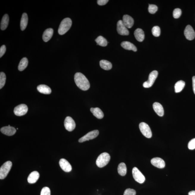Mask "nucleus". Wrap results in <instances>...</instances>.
<instances>
[{"mask_svg": "<svg viewBox=\"0 0 195 195\" xmlns=\"http://www.w3.org/2000/svg\"><path fill=\"white\" fill-rule=\"evenodd\" d=\"M6 76L4 72H1L0 73V89L4 86L6 83Z\"/></svg>", "mask_w": 195, "mask_h": 195, "instance_id": "nucleus-31", "label": "nucleus"}, {"mask_svg": "<svg viewBox=\"0 0 195 195\" xmlns=\"http://www.w3.org/2000/svg\"><path fill=\"white\" fill-rule=\"evenodd\" d=\"M72 20L69 18H64L62 20L59 26L58 33L59 35L65 34L68 31L72 26Z\"/></svg>", "mask_w": 195, "mask_h": 195, "instance_id": "nucleus-2", "label": "nucleus"}, {"mask_svg": "<svg viewBox=\"0 0 195 195\" xmlns=\"http://www.w3.org/2000/svg\"><path fill=\"white\" fill-rule=\"evenodd\" d=\"M132 174L134 179L137 182L142 184L145 180V178L140 171L136 167H134L132 169Z\"/></svg>", "mask_w": 195, "mask_h": 195, "instance_id": "nucleus-7", "label": "nucleus"}, {"mask_svg": "<svg viewBox=\"0 0 195 195\" xmlns=\"http://www.w3.org/2000/svg\"><path fill=\"white\" fill-rule=\"evenodd\" d=\"M59 164L61 168L65 172H70L72 170V166L68 161L66 159L63 158L61 159L59 161Z\"/></svg>", "mask_w": 195, "mask_h": 195, "instance_id": "nucleus-13", "label": "nucleus"}, {"mask_svg": "<svg viewBox=\"0 0 195 195\" xmlns=\"http://www.w3.org/2000/svg\"><path fill=\"white\" fill-rule=\"evenodd\" d=\"M188 195H195V191H192L188 193Z\"/></svg>", "mask_w": 195, "mask_h": 195, "instance_id": "nucleus-41", "label": "nucleus"}, {"mask_svg": "<svg viewBox=\"0 0 195 195\" xmlns=\"http://www.w3.org/2000/svg\"><path fill=\"white\" fill-rule=\"evenodd\" d=\"M1 131L2 133L8 136H12L16 133V130L14 127H11L9 125L8 126L1 128Z\"/></svg>", "mask_w": 195, "mask_h": 195, "instance_id": "nucleus-15", "label": "nucleus"}, {"mask_svg": "<svg viewBox=\"0 0 195 195\" xmlns=\"http://www.w3.org/2000/svg\"><path fill=\"white\" fill-rule=\"evenodd\" d=\"M12 163L10 161H7L3 164L0 168V179H3L7 176L11 170Z\"/></svg>", "mask_w": 195, "mask_h": 195, "instance_id": "nucleus-4", "label": "nucleus"}, {"mask_svg": "<svg viewBox=\"0 0 195 195\" xmlns=\"http://www.w3.org/2000/svg\"><path fill=\"white\" fill-rule=\"evenodd\" d=\"M134 35L135 38L138 41L142 42L145 38V34L143 30L141 29L138 28L135 30Z\"/></svg>", "mask_w": 195, "mask_h": 195, "instance_id": "nucleus-21", "label": "nucleus"}, {"mask_svg": "<svg viewBox=\"0 0 195 195\" xmlns=\"http://www.w3.org/2000/svg\"><path fill=\"white\" fill-rule=\"evenodd\" d=\"M6 47L4 45H2L0 48V57H3L6 52Z\"/></svg>", "mask_w": 195, "mask_h": 195, "instance_id": "nucleus-38", "label": "nucleus"}, {"mask_svg": "<svg viewBox=\"0 0 195 195\" xmlns=\"http://www.w3.org/2000/svg\"><path fill=\"white\" fill-rule=\"evenodd\" d=\"M188 147L190 150H194L195 149V138L192 139L188 144Z\"/></svg>", "mask_w": 195, "mask_h": 195, "instance_id": "nucleus-37", "label": "nucleus"}, {"mask_svg": "<svg viewBox=\"0 0 195 195\" xmlns=\"http://www.w3.org/2000/svg\"><path fill=\"white\" fill-rule=\"evenodd\" d=\"M9 18L7 14H5L3 16L1 24V29L4 30L6 29L9 23Z\"/></svg>", "mask_w": 195, "mask_h": 195, "instance_id": "nucleus-25", "label": "nucleus"}, {"mask_svg": "<svg viewBox=\"0 0 195 195\" xmlns=\"http://www.w3.org/2000/svg\"><path fill=\"white\" fill-rule=\"evenodd\" d=\"M96 43L100 46L105 47L107 45V40L104 37L102 36L98 37L96 40Z\"/></svg>", "mask_w": 195, "mask_h": 195, "instance_id": "nucleus-30", "label": "nucleus"}, {"mask_svg": "<svg viewBox=\"0 0 195 195\" xmlns=\"http://www.w3.org/2000/svg\"><path fill=\"white\" fill-rule=\"evenodd\" d=\"M158 8L157 6L154 4H149L148 8L149 13L151 14H154L157 11Z\"/></svg>", "mask_w": 195, "mask_h": 195, "instance_id": "nucleus-33", "label": "nucleus"}, {"mask_svg": "<svg viewBox=\"0 0 195 195\" xmlns=\"http://www.w3.org/2000/svg\"><path fill=\"white\" fill-rule=\"evenodd\" d=\"M99 134V132L98 130H93V131L89 132L87 134L81 137L79 139V142L82 143V142L92 140L97 137Z\"/></svg>", "mask_w": 195, "mask_h": 195, "instance_id": "nucleus-9", "label": "nucleus"}, {"mask_svg": "<svg viewBox=\"0 0 195 195\" xmlns=\"http://www.w3.org/2000/svg\"><path fill=\"white\" fill-rule=\"evenodd\" d=\"M64 127L68 131H73L76 127V124L74 120L71 117H66L64 122Z\"/></svg>", "mask_w": 195, "mask_h": 195, "instance_id": "nucleus-10", "label": "nucleus"}, {"mask_svg": "<svg viewBox=\"0 0 195 195\" xmlns=\"http://www.w3.org/2000/svg\"><path fill=\"white\" fill-rule=\"evenodd\" d=\"M37 90L39 92L42 94H49L52 93V90L51 88L45 85H40L37 87Z\"/></svg>", "mask_w": 195, "mask_h": 195, "instance_id": "nucleus-20", "label": "nucleus"}, {"mask_svg": "<svg viewBox=\"0 0 195 195\" xmlns=\"http://www.w3.org/2000/svg\"><path fill=\"white\" fill-rule=\"evenodd\" d=\"M40 177V174L37 171H35L30 173L28 178V182L30 184H34Z\"/></svg>", "mask_w": 195, "mask_h": 195, "instance_id": "nucleus-17", "label": "nucleus"}, {"mask_svg": "<svg viewBox=\"0 0 195 195\" xmlns=\"http://www.w3.org/2000/svg\"><path fill=\"white\" fill-rule=\"evenodd\" d=\"M28 61L26 57H24L21 59L18 66V70L22 71L24 70L28 66Z\"/></svg>", "mask_w": 195, "mask_h": 195, "instance_id": "nucleus-29", "label": "nucleus"}, {"mask_svg": "<svg viewBox=\"0 0 195 195\" xmlns=\"http://www.w3.org/2000/svg\"><path fill=\"white\" fill-rule=\"evenodd\" d=\"M100 65L103 69L105 70H109L112 68V64L109 61L102 60L100 62Z\"/></svg>", "mask_w": 195, "mask_h": 195, "instance_id": "nucleus-26", "label": "nucleus"}, {"mask_svg": "<svg viewBox=\"0 0 195 195\" xmlns=\"http://www.w3.org/2000/svg\"><path fill=\"white\" fill-rule=\"evenodd\" d=\"M54 30L52 28H49L44 31L43 35V40L45 42L49 41L53 35Z\"/></svg>", "mask_w": 195, "mask_h": 195, "instance_id": "nucleus-19", "label": "nucleus"}, {"mask_svg": "<svg viewBox=\"0 0 195 195\" xmlns=\"http://www.w3.org/2000/svg\"><path fill=\"white\" fill-rule=\"evenodd\" d=\"M121 46L125 50H132L135 52L137 51L136 47L133 43L130 42L124 41L122 42Z\"/></svg>", "mask_w": 195, "mask_h": 195, "instance_id": "nucleus-22", "label": "nucleus"}, {"mask_svg": "<svg viewBox=\"0 0 195 195\" xmlns=\"http://www.w3.org/2000/svg\"><path fill=\"white\" fill-rule=\"evenodd\" d=\"M182 13L181 10L180 8H177L174 10L173 11V16L174 18H178L180 17Z\"/></svg>", "mask_w": 195, "mask_h": 195, "instance_id": "nucleus-34", "label": "nucleus"}, {"mask_svg": "<svg viewBox=\"0 0 195 195\" xmlns=\"http://www.w3.org/2000/svg\"><path fill=\"white\" fill-rule=\"evenodd\" d=\"M124 24L127 28H130L133 26L134 23V21L131 16L128 15H124L123 17V19L122 20Z\"/></svg>", "mask_w": 195, "mask_h": 195, "instance_id": "nucleus-16", "label": "nucleus"}, {"mask_svg": "<svg viewBox=\"0 0 195 195\" xmlns=\"http://www.w3.org/2000/svg\"><path fill=\"white\" fill-rule=\"evenodd\" d=\"M74 79L76 85L82 91H87L90 87V84L87 78L81 73L78 72L75 74Z\"/></svg>", "mask_w": 195, "mask_h": 195, "instance_id": "nucleus-1", "label": "nucleus"}, {"mask_svg": "<svg viewBox=\"0 0 195 195\" xmlns=\"http://www.w3.org/2000/svg\"><path fill=\"white\" fill-rule=\"evenodd\" d=\"M152 33L154 36L157 37L160 36V28L158 26L153 27L152 28Z\"/></svg>", "mask_w": 195, "mask_h": 195, "instance_id": "nucleus-32", "label": "nucleus"}, {"mask_svg": "<svg viewBox=\"0 0 195 195\" xmlns=\"http://www.w3.org/2000/svg\"><path fill=\"white\" fill-rule=\"evenodd\" d=\"M192 82L193 91L195 94V76H193L192 78Z\"/></svg>", "mask_w": 195, "mask_h": 195, "instance_id": "nucleus-40", "label": "nucleus"}, {"mask_svg": "<svg viewBox=\"0 0 195 195\" xmlns=\"http://www.w3.org/2000/svg\"><path fill=\"white\" fill-rule=\"evenodd\" d=\"M108 1V0H98L97 3L99 6H103L106 4Z\"/></svg>", "mask_w": 195, "mask_h": 195, "instance_id": "nucleus-39", "label": "nucleus"}, {"mask_svg": "<svg viewBox=\"0 0 195 195\" xmlns=\"http://www.w3.org/2000/svg\"><path fill=\"white\" fill-rule=\"evenodd\" d=\"M139 128L144 136L147 138H151L152 136V132L148 124L144 122H142L139 125Z\"/></svg>", "mask_w": 195, "mask_h": 195, "instance_id": "nucleus-6", "label": "nucleus"}, {"mask_svg": "<svg viewBox=\"0 0 195 195\" xmlns=\"http://www.w3.org/2000/svg\"><path fill=\"white\" fill-rule=\"evenodd\" d=\"M91 111L94 116L98 119H101L104 117V113L99 108H91Z\"/></svg>", "mask_w": 195, "mask_h": 195, "instance_id": "nucleus-23", "label": "nucleus"}, {"mask_svg": "<svg viewBox=\"0 0 195 195\" xmlns=\"http://www.w3.org/2000/svg\"><path fill=\"white\" fill-rule=\"evenodd\" d=\"M153 108L154 111L158 116H163L164 114V110L163 107L160 103L155 102L153 104Z\"/></svg>", "mask_w": 195, "mask_h": 195, "instance_id": "nucleus-18", "label": "nucleus"}, {"mask_svg": "<svg viewBox=\"0 0 195 195\" xmlns=\"http://www.w3.org/2000/svg\"><path fill=\"white\" fill-rule=\"evenodd\" d=\"M28 16L26 13H24L22 15L21 21H20V28L22 30H24L28 25Z\"/></svg>", "mask_w": 195, "mask_h": 195, "instance_id": "nucleus-24", "label": "nucleus"}, {"mask_svg": "<svg viewBox=\"0 0 195 195\" xmlns=\"http://www.w3.org/2000/svg\"><path fill=\"white\" fill-rule=\"evenodd\" d=\"M110 160V154L107 152H103L98 156L96 160V164L98 167L102 168L107 165Z\"/></svg>", "mask_w": 195, "mask_h": 195, "instance_id": "nucleus-3", "label": "nucleus"}, {"mask_svg": "<svg viewBox=\"0 0 195 195\" xmlns=\"http://www.w3.org/2000/svg\"><path fill=\"white\" fill-rule=\"evenodd\" d=\"M151 162L152 165L159 169H163L165 167V163L163 159L159 157L152 158Z\"/></svg>", "mask_w": 195, "mask_h": 195, "instance_id": "nucleus-14", "label": "nucleus"}, {"mask_svg": "<svg viewBox=\"0 0 195 195\" xmlns=\"http://www.w3.org/2000/svg\"><path fill=\"white\" fill-rule=\"evenodd\" d=\"M136 191L134 189L128 188L124 191V195H136Z\"/></svg>", "mask_w": 195, "mask_h": 195, "instance_id": "nucleus-36", "label": "nucleus"}, {"mask_svg": "<svg viewBox=\"0 0 195 195\" xmlns=\"http://www.w3.org/2000/svg\"><path fill=\"white\" fill-rule=\"evenodd\" d=\"M184 35L186 38L190 40H194L195 37V32L192 26L188 25L184 30Z\"/></svg>", "mask_w": 195, "mask_h": 195, "instance_id": "nucleus-12", "label": "nucleus"}, {"mask_svg": "<svg viewBox=\"0 0 195 195\" xmlns=\"http://www.w3.org/2000/svg\"><path fill=\"white\" fill-rule=\"evenodd\" d=\"M185 86V82L184 81L182 80L178 81L174 85L175 92L176 93L181 92L184 89Z\"/></svg>", "mask_w": 195, "mask_h": 195, "instance_id": "nucleus-28", "label": "nucleus"}, {"mask_svg": "<svg viewBox=\"0 0 195 195\" xmlns=\"http://www.w3.org/2000/svg\"><path fill=\"white\" fill-rule=\"evenodd\" d=\"M158 74V72L157 71H154L151 72L149 74L148 80L143 83V87L149 88L151 87L157 79Z\"/></svg>", "mask_w": 195, "mask_h": 195, "instance_id": "nucleus-5", "label": "nucleus"}, {"mask_svg": "<svg viewBox=\"0 0 195 195\" xmlns=\"http://www.w3.org/2000/svg\"><path fill=\"white\" fill-rule=\"evenodd\" d=\"M118 174L121 176L126 175L127 172V168L126 164L124 163H121L118 166Z\"/></svg>", "mask_w": 195, "mask_h": 195, "instance_id": "nucleus-27", "label": "nucleus"}, {"mask_svg": "<svg viewBox=\"0 0 195 195\" xmlns=\"http://www.w3.org/2000/svg\"><path fill=\"white\" fill-rule=\"evenodd\" d=\"M28 107L26 104H22L18 105L14 108V113L16 116H22L26 114Z\"/></svg>", "mask_w": 195, "mask_h": 195, "instance_id": "nucleus-8", "label": "nucleus"}, {"mask_svg": "<svg viewBox=\"0 0 195 195\" xmlns=\"http://www.w3.org/2000/svg\"><path fill=\"white\" fill-rule=\"evenodd\" d=\"M40 195H51L50 188L47 187L43 188L40 192Z\"/></svg>", "mask_w": 195, "mask_h": 195, "instance_id": "nucleus-35", "label": "nucleus"}, {"mask_svg": "<svg viewBox=\"0 0 195 195\" xmlns=\"http://www.w3.org/2000/svg\"><path fill=\"white\" fill-rule=\"evenodd\" d=\"M117 32L119 35H129L128 29L125 26L122 20L118 21L117 23Z\"/></svg>", "mask_w": 195, "mask_h": 195, "instance_id": "nucleus-11", "label": "nucleus"}]
</instances>
